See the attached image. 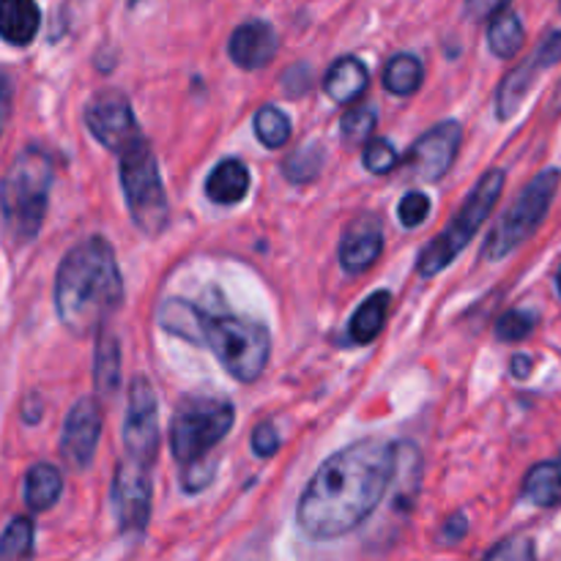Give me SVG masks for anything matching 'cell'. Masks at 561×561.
I'll return each instance as SVG.
<instances>
[{
    "instance_id": "obj_1",
    "label": "cell",
    "mask_w": 561,
    "mask_h": 561,
    "mask_svg": "<svg viewBox=\"0 0 561 561\" xmlns=\"http://www.w3.org/2000/svg\"><path fill=\"white\" fill-rule=\"evenodd\" d=\"M398 474V444L362 438L327 460L301 493V531L312 540H334L365 524Z\"/></svg>"
},
{
    "instance_id": "obj_2",
    "label": "cell",
    "mask_w": 561,
    "mask_h": 561,
    "mask_svg": "<svg viewBox=\"0 0 561 561\" xmlns=\"http://www.w3.org/2000/svg\"><path fill=\"white\" fill-rule=\"evenodd\" d=\"M124 301L115 252L102 236L80 241L66 252L55 277V310L60 323L77 337L102 332L110 316H115Z\"/></svg>"
},
{
    "instance_id": "obj_3",
    "label": "cell",
    "mask_w": 561,
    "mask_h": 561,
    "mask_svg": "<svg viewBox=\"0 0 561 561\" xmlns=\"http://www.w3.org/2000/svg\"><path fill=\"white\" fill-rule=\"evenodd\" d=\"M157 318L164 332L206 345L236 381L252 383L266 370L272 337L263 323L225 312H206L184 299L164 301Z\"/></svg>"
},
{
    "instance_id": "obj_4",
    "label": "cell",
    "mask_w": 561,
    "mask_h": 561,
    "mask_svg": "<svg viewBox=\"0 0 561 561\" xmlns=\"http://www.w3.org/2000/svg\"><path fill=\"white\" fill-rule=\"evenodd\" d=\"M49 184H53V159L47 151L31 146L16 153L3 181L5 233L16 244H27L42 230Z\"/></svg>"
},
{
    "instance_id": "obj_5",
    "label": "cell",
    "mask_w": 561,
    "mask_h": 561,
    "mask_svg": "<svg viewBox=\"0 0 561 561\" xmlns=\"http://www.w3.org/2000/svg\"><path fill=\"white\" fill-rule=\"evenodd\" d=\"M118 168L131 222L146 236H159L168 228L170 206L168 195H164L162 175H159L157 157H153L146 135L137 137L131 146H126L118 153Z\"/></svg>"
},
{
    "instance_id": "obj_6",
    "label": "cell",
    "mask_w": 561,
    "mask_h": 561,
    "mask_svg": "<svg viewBox=\"0 0 561 561\" xmlns=\"http://www.w3.org/2000/svg\"><path fill=\"white\" fill-rule=\"evenodd\" d=\"M504 184H507V175L504 170H491L488 175H482L480 184L471 190V195L466 197L463 208L453 217V222L438 233V239H433L425 250L420 252V266L422 277H433V274L444 272L455 257L460 255V250H466L471 239L477 236V230L482 228L488 217H491L493 206L502 197Z\"/></svg>"
},
{
    "instance_id": "obj_7",
    "label": "cell",
    "mask_w": 561,
    "mask_h": 561,
    "mask_svg": "<svg viewBox=\"0 0 561 561\" xmlns=\"http://www.w3.org/2000/svg\"><path fill=\"white\" fill-rule=\"evenodd\" d=\"M236 411L228 400L190 398L179 405L170 422V449L181 466L208 460V453L230 433Z\"/></svg>"
},
{
    "instance_id": "obj_8",
    "label": "cell",
    "mask_w": 561,
    "mask_h": 561,
    "mask_svg": "<svg viewBox=\"0 0 561 561\" xmlns=\"http://www.w3.org/2000/svg\"><path fill=\"white\" fill-rule=\"evenodd\" d=\"M559 184V170L551 168L537 173L535 179L524 186V192L515 197L513 206L504 211V217L499 219L496 228L491 230L485 247H482V257H485V261H502V257H507L515 247L524 244V241L540 228L542 219H546Z\"/></svg>"
},
{
    "instance_id": "obj_9",
    "label": "cell",
    "mask_w": 561,
    "mask_h": 561,
    "mask_svg": "<svg viewBox=\"0 0 561 561\" xmlns=\"http://www.w3.org/2000/svg\"><path fill=\"white\" fill-rule=\"evenodd\" d=\"M124 447L126 458L151 469L157 463L159 449V422H157V392L148 378L137 376L131 381L129 409L124 422Z\"/></svg>"
},
{
    "instance_id": "obj_10",
    "label": "cell",
    "mask_w": 561,
    "mask_h": 561,
    "mask_svg": "<svg viewBox=\"0 0 561 561\" xmlns=\"http://www.w3.org/2000/svg\"><path fill=\"white\" fill-rule=\"evenodd\" d=\"M110 504L118 518L121 529L137 531L146 529L148 518H151V480H148V466L135 463V460L124 458L115 469L113 491H110Z\"/></svg>"
},
{
    "instance_id": "obj_11",
    "label": "cell",
    "mask_w": 561,
    "mask_h": 561,
    "mask_svg": "<svg viewBox=\"0 0 561 561\" xmlns=\"http://www.w3.org/2000/svg\"><path fill=\"white\" fill-rule=\"evenodd\" d=\"M85 124L88 131L102 142L110 151L121 153L126 146L137 140L142 135L137 129L135 113H131V104L126 102L124 93L118 91H102L88 102L85 107Z\"/></svg>"
},
{
    "instance_id": "obj_12",
    "label": "cell",
    "mask_w": 561,
    "mask_h": 561,
    "mask_svg": "<svg viewBox=\"0 0 561 561\" xmlns=\"http://www.w3.org/2000/svg\"><path fill=\"white\" fill-rule=\"evenodd\" d=\"M460 140H463V129H460L458 121H444L411 146L405 164L422 181L444 179L455 164Z\"/></svg>"
},
{
    "instance_id": "obj_13",
    "label": "cell",
    "mask_w": 561,
    "mask_h": 561,
    "mask_svg": "<svg viewBox=\"0 0 561 561\" xmlns=\"http://www.w3.org/2000/svg\"><path fill=\"white\" fill-rule=\"evenodd\" d=\"M99 436H102V411L93 400L82 398L71 405L64 422V436H60V455L71 469L82 471L91 466L96 455Z\"/></svg>"
},
{
    "instance_id": "obj_14",
    "label": "cell",
    "mask_w": 561,
    "mask_h": 561,
    "mask_svg": "<svg viewBox=\"0 0 561 561\" xmlns=\"http://www.w3.org/2000/svg\"><path fill=\"white\" fill-rule=\"evenodd\" d=\"M230 58L241 69H261V66L272 64L274 55L279 49V38L274 27L263 20H250L239 25L230 36Z\"/></svg>"
},
{
    "instance_id": "obj_15",
    "label": "cell",
    "mask_w": 561,
    "mask_h": 561,
    "mask_svg": "<svg viewBox=\"0 0 561 561\" xmlns=\"http://www.w3.org/2000/svg\"><path fill=\"white\" fill-rule=\"evenodd\" d=\"M383 252V230L381 222L373 217L356 219L348 225L343 241H340V263L345 272L362 274L381 257Z\"/></svg>"
},
{
    "instance_id": "obj_16",
    "label": "cell",
    "mask_w": 561,
    "mask_h": 561,
    "mask_svg": "<svg viewBox=\"0 0 561 561\" xmlns=\"http://www.w3.org/2000/svg\"><path fill=\"white\" fill-rule=\"evenodd\" d=\"M42 25L36 0H0V33L14 47L33 42Z\"/></svg>"
},
{
    "instance_id": "obj_17",
    "label": "cell",
    "mask_w": 561,
    "mask_h": 561,
    "mask_svg": "<svg viewBox=\"0 0 561 561\" xmlns=\"http://www.w3.org/2000/svg\"><path fill=\"white\" fill-rule=\"evenodd\" d=\"M247 190H250V170L239 159L219 162L206 181L208 197L219 206H233V203L244 201Z\"/></svg>"
},
{
    "instance_id": "obj_18",
    "label": "cell",
    "mask_w": 561,
    "mask_h": 561,
    "mask_svg": "<svg viewBox=\"0 0 561 561\" xmlns=\"http://www.w3.org/2000/svg\"><path fill=\"white\" fill-rule=\"evenodd\" d=\"M367 82H370V77H367L365 64L359 58H340L329 69L323 88L337 104H351L367 91Z\"/></svg>"
},
{
    "instance_id": "obj_19",
    "label": "cell",
    "mask_w": 561,
    "mask_h": 561,
    "mask_svg": "<svg viewBox=\"0 0 561 561\" xmlns=\"http://www.w3.org/2000/svg\"><path fill=\"white\" fill-rule=\"evenodd\" d=\"M389 301H392V296H389L387 290H378V294L367 296V299L362 301V307L354 312V318H351L348 323V334L356 345L373 343V340L381 334L389 316Z\"/></svg>"
},
{
    "instance_id": "obj_20",
    "label": "cell",
    "mask_w": 561,
    "mask_h": 561,
    "mask_svg": "<svg viewBox=\"0 0 561 561\" xmlns=\"http://www.w3.org/2000/svg\"><path fill=\"white\" fill-rule=\"evenodd\" d=\"M93 383L102 398H113L121 383V351L115 334L107 329L99 332L96 340V359H93Z\"/></svg>"
},
{
    "instance_id": "obj_21",
    "label": "cell",
    "mask_w": 561,
    "mask_h": 561,
    "mask_svg": "<svg viewBox=\"0 0 561 561\" xmlns=\"http://www.w3.org/2000/svg\"><path fill=\"white\" fill-rule=\"evenodd\" d=\"M60 493H64V477L53 463H36L25 474V502L36 513L53 507Z\"/></svg>"
},
{
    "instance_id": "obj_22",
    "label": "cell",
    "mask_w": 561,
    "mask_h": 561,
    "mask_svg": "<svg viewBox=\"0 0 561 561\" xmlns=\"http://www.w3.org/2000/svg\"><path fill=\"white\" fill-rule=\"evenodd\" d=\"M524 496L537 507L561 504V455L548 463H537L524 480Z\"/></svg>"
},
{
    "instance_id": "obj_23",
    "label": "cell",
    "mask_w": 561,
    "mask_h": 561,
    "mask_svg": "<svg viewBox=\"0 0 561 561\" xmlns=\"http://www.w3.org/2000/svg\"><path fill=\"white\" fill-rule=\"evenodd\" d=\"M524 22L515 11H502L493 16L491 27H488V44H491L493 55L499 58H513L520 47H524Z\"/></svg>"
},
{
    "instance_id": "obj_24",
    "label": "cell",
    "mask_w": 561,
    "mask_h": 561,
    "mask_svg": "<svg viewBox=\"0 0 561 561\" xmlns=\"http://www.w3.org/2000/svg\"><path fill=\"white\" fill-rule=\"evenodd\" d=\"M542 66L537 64V58H531L529 64L518 66V69L510 71L507 77H504L502 88H499V118H510V115H515V110L520 107V102H524L526 91H529L531 80H535V75L540 71Z\"/></svg>"
},
{
    "instance_id": "obj_25",
    "label": "cell",
    "mask_w": 561,
    "mask_h": 561,
    "mask_svg": "<svg viewBox=\"0 0 561 561\" xmlns=\"http://www.w3.org/2000/svg\"><path fill=\"white\" fill-rule=\"evenodd\" d=\"M422 77H425V71H422L420 58H414V55L409 53H400L387 64L383 85H387V91L394 93V96H411V93L422 85Z\"/></svg>"
},
{
    "instance_id": "obj_26",
    "label": "cell",
    "mask_w": 561,
    "mask_h": 561,
    "mask_svg": "<svg viewBox=\"0 0 561 561\" xmlns=\"http://www.w3.org/2000/svg\"><path fill=\"white\" fill-rule=\"evenodd\" d=\"M255 135L266 148H283L290 137L288 115L274 107V104H266L255 115Z\"/></svg>"
},
{
    "instance_id": "obj_27",
    "label": "cell",
    "mask_w": 561,
    "mask_h": 561,
    "mask_svg": "<svg viewBox=\"0 0 561 561\" xmlns=\"http://www.w3.org/2000/svg\"><path fill=\"white\" fill-rule=\"evenodd\" d=\"M33 553V524L27 518H14L3 531V561H27Z\"/></svg>"
},
{
    "instance_id": "obj_28",
    "label": "cell",
    "mask_w": 561,
    "mask_h": 561,
    "mask_svg": "<svg viewBox=\"0 0 561 561\" xmlns=\"http://www.w3.org/2000/svg\"><path fill=\"white\" fill-rule=\"evenodd\" d=\"M323 168V153L318 146H301L285 159L283 170L294 184H305V181H312Z\"/></svg>"
},
{
    "instance_id": "obj_29",
    "label": "cell",
    "mask_w": 561,
    "mask_h": 561,
    "mask_svg": "<svg viewBox=\"0 0 561 561\" xmlns=\"http://www.w3.org/2000/svg\"><path fill=\"white\" fill-rule=\"evenodd\" d=\"M378 124V113L373 104H362V107L348 110L340 121V131H343L345 142H370L373 129Z\"/></svg>"
},
{
    "instance_id": "obj_30",
    "label": "cell",
    "mask_w": 561,
    "mask_h": 561,
    "mask_svg": "<svg viewBox=\"0 0 561 561\" xmlns=\"http://www.w3.org/2000/svg\"><path fill=\"white\" fill-rule=\"evenodd\" d=\"M482 561H537L535 542L524 535L507 537V540L499 542L491 553Z\"/></svg>"
},
{
    "instance_id": "obj_31",
    "label": "cell",
    "mask_w": 561,
    "mask_h": 561,
    "mask_svg": "<svg viewBox=\"0 0 561 561\" xmlns=\"http://www.w3.org/2000/svg\"><path fill=\"white\" fill-rule=\"evenodd\" d=\"M531 329H535V316H529V312L513 310V312H507V316L499 318L496 337L507 340V343H518V340L529 337Z\"/></svg>"
},
{
    "instance_id": "obj_32",
    "label": "cell",
    "mask_w": 561,
    "mask_h": 561,
    "mask_svg": "<svg viewBox=\"0 0 561 561\" xmlns=\"http://www.w3.org/2000/svg\"><path fill=\"white\" fill-rule=\"evenodd\" d=\"M398 164V151H394V146L389 140H383V137H376V140H370L365 146V168L370 170V173H389V170Z\"/></svg>"
},
{
    "instance_id": "obj_33",
    "label": "cell",
    "mask_w": 561,
    "mask_h": 561,
    "mask_svg": "<svg viewBox=\"0 0 561 561\" xmlns=\"http://www.w3.org/2000/svg\"><path fill=\"white\" fill-rule=\"evenodd\" d=\"M398 214L400 222H403L405 228H416V225L425 222V217L431 214V197L422 195V192H409V195L400 201Z\"/></svg>"
},
{
    "instance_id": "obj_34",
    "label": "cell",
    "mask_w": 561,
    "mask_h": 561,
    "mask_svg": "<svg viewBox=\"0 0 561 561\" xmlns=\"http://www.w3.org/2000/svg\"><path fill=\"white\" fill-rule=\"evenodd\" d=\"M279 449V436L277 431H274L272 422H263V425H257L255 431H252V453L257 455V458H272V455H277Z\"/></svg>"
},
{
    "instance_id": "obj_35",
    "label": "cell",
    "mask_w": 561,
    "mask_h": 561,
    "mask_svg": "<svg viewBox=\"0 0 561 561\" xmlns=\"http://www.w3.org/2000/svg\"><path fill=\"white\" fill-rule=\"evenodd\" d=\"M507 3L510 0H466V14H469V20L482 22L488 16L502 14V9Z\"/></svg>"
},
{
    "instance_id": "obj_36",
    "label": "cell",
    "mask_w": 561,
    "mask_h": 561,
    "mask_svg": "<svg viewBox=\"0 0 561 561\" xmlns=\"http://www.w3.org/2000/svg\"><path fill=\"white\" fill-rule=\"evenodd\" d=\"M535 58H537V64L542 66V69H546V66L559 64V60H561V31H553L551 36H548L546 42L540 44V49L535 53Z\"/></svg>"
},
{
    "instance_id": "obj_37",
    "label": "cell",
    "mask_w": 561,
    "mask_h": 561,
    "mask_svg": "<svg viewBox=\"0 0 561 561\" xmlns=\"http://www.w3.org/2000/svg\"><path fill=\"white\" fill-rule=\"evenodd\" d=\"M466 529H469V526H466L463 515H453V518L447 520V526H444L442 540H444V542H458V540H463Z\"/></svg>"
},
{
    "instance_id": "obj_38",
    "label": "cell",
    "mask_w": 561,
    "mask_h": 561,
    "mask_svg": "<svg viewBox=\"0 0 561 561\" xmlns=\"http://www.w3.org/2000/svg\"><path fill=\"white\" fill-rule=\"evenodd\" d=\"M531 373V359L529 356H515L513 359V376L515 378H526Z\"/></svg>"
},
{
    "instance_id": "obj_39",
    "label": "cell",
    "mask_w": 561,
    "mask_h": 561,
    "mask_svg": "<svg viewBox=\"0 0 561 561\" xmlns=\"http://www.w3.org/2000/svg\"><path fill=\"white\" fill-rule=\"evenodd\" d=\"M559 290H561V272H559Z\"/></svg>"
}]
</instances>
